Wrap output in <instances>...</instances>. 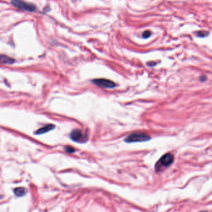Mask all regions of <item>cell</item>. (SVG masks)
<instances>
[{
	"instance_id": "ba28073f",
	"label": "cell",
	"mask_w": 212,
	"mask_h": 212,
	"mask_svg": "<svg viewBox=\"0 0 212 212\" xmlns=\"http://www.w3.org/2000/svg\"><path fill=\"white\" fill-rule=\"evenodd\" d=\"M1 62L3 64H12L15 62V60L4 55H1Z\"/></svg>"
},
{
	"instance_id": "9c48e42d",
	"label": "cell",
	"mask_w": 212,
	"mask_h": 212,
	"mask_svg": "<svg viewBox=\"0 0 212 212\" xmlns=\"http://www.w3.org/2000/svg\"><path fill=\"white\" fill-rule=\"evenodd\" d=\"M208 34V32L204 31H198V32L197 33V36H198V37H203L206 36Z\"/></svg>"
},
{
	"instance_id": "52a82bcc",
	"label": "cell",
	"mask_w": 212,
	"mask_h": 212,
	"mask_svg": "<svg viewBox=\"0 0 212 212\" xmlns=\"http://www.w3.org/2000/svg\"><path fill=\"white\" fill-rule=\"evenodd\" d=\"M26 193H27V190L24 187H18L14 190L15 195L18 197L25 195Z\"/></svg>"
},
{
	"instance_id": "277c9868",
	"label": "cell",
	"mask_w": 212,
	"mask_h": 212,
	"mask_svg": "<svg viewBox=\"0 0 212 212\" xmlns=\"http://www.w3.org/2000/svg\"><path fill=\"white\" fill-rule=\"evenodd\" d=\"M12 5H13L15 8L29 12H33L36 10L37 7L35 5L28 3L23 1H18V0H14L11 2Z\"/></svg>"
},
{
	"instance_id": "7c38bea8",
	"label": "cell",
	"mask_w": 212,
	"mask_h": 212,
	"mask_svg": "<svg viewBox=\"0 0 212 212\" xmlns=\"http://www.w3.org/2000/svg\"><path fill=\"white\" fill-rule=\"evenodd\" d=\"M200 212H206V211H200Z\"/></svg>"
},
{
	"instance_id": "8992f818",
	"label": "cell",
	"mask_w": 212,
	"mask_h": 212,
	"mask_svg": "<svg viewBox=\"0 0 212 212\" xmlns=\"http://www.w3.org/2000/svg\"><path fill=\"white\" fill-rule=\"evenodd\" d=\"M55 126L54 124H47L41 128H39V129H37L36 132H35V134H37V135H39V134H44V133H46L50 131H52L53 130L54 128H55Z\"/></svg>"
},
{
	"instance_id": "8fae6325",
	"label": "cell",
	"mask_w": 212,
	"mask_h": 212,
	"mask_svg": "<svg viewBox=\"0 0 212 212\" xmlns=\"http://www.w3.org/2000/svg\"><path fill=\"white\" fill-rule=\"evenodd\" d=\"M151 32L150 31H146L143 34V37L145 39H147L151 36Z\"/></svg>"
},
{
	"instance_id": "7a4b0ae2",
	"label": "cell",
	"mask_w": 212,
	"mask_h": 212,
	"mask_svg": "<svg viewBox=\"0 0 212 212\" xmlns=\"http://www.w3.org/2000/svg\"><path fill=\"white\" fill-rule=\"evenodd\" d=\"M174 160V157L171 153H167L162 156L156 165V171H161L162 169L171 166Z\"/></svg>"
},
{
	"instance_id": "5b68a950",
	"label": "cell",
	"mask_w": 212,
	"mask_h": 212,
	"mask_svg": "<svg viewBox=\"0 0 212 212\" xmlns=\"http://www.w3.org/2000/svg\"><path fill=\"white\" fill-rule=\"evenodd\" d=\"M92 82L97 86L107 89H113L116 87V84L113 81L104 79H93Z\"/></svg>"
},
{
	"instance_id": "6da1fadb",
	"label": "cell",
	"mask_w": 212,
	"mask_h": 212,
	"mask_svg": "<svg viewBox=\"0 0 212 212\" xmlns=\"http://www.w3.org/2000/svg\"><path fill=\"white\" fill-rule=\"evenodd\" d=\"M151 139L150 136L148 134L144 132H134L128 135L125 139L124 141L128 143H138V142H144Z\"/></svg>"
},
{
	"instance_id": "30bf717a",
	"label": "cell",
	"mask_w": 212,
	"mask_h": 212,
	"mask_svg": "<svg viewBox=\"0 0 212 212\" xmlns=\"http://www.w3.org/2000/svg\"><path fill=\"white\" fill-rule=\"evenodd\" d=\"M65 151L67 153H74L75 152V151H76L74 148L70 147V146H67L65 148Z\"/></svg>"
},
{
	"instance_id": "3957f363",
	"label": "cell",
	"mask_w": 212,
	"mask_h": 212,
	"mask_svg": "<svg viewBox=\"0 0 212 212\" xmlns=\"http://www.w3.org/2000/svg\"><path fill=\"white\" fill-rule=\"evenodd\" d=\"M71 139L76 143H85L89 140L88 134L80 129H74L70 134Z\"/></svg>"
}]
</instances>
